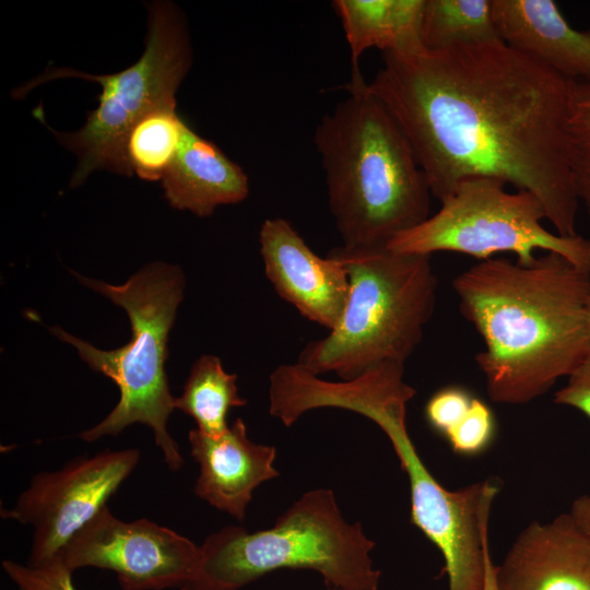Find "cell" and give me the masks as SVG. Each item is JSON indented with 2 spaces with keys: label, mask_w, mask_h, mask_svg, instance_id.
I'll return each instance as SVG.
<instances>
[{
  "label": "cell",
  "mask_w": 590,
  "mask_h": 590,
  "mask_svg": "<svg viewBox=\"0 0 590 590\" xmlns=\"http://www.w3.org/2000/svg\"><path fill=\"white\" fill-rule=\"evenodd\" d=\"M266 276L280 297L329 331L341 319L350 290L347 270L331 252L316 255L287 220L267 219L259 231Z\"/></svg>",
  "instance_id": "12"
},
{
  "label": "cell",
  "mask_w": 590,
  "mask_h": 590,
  "mask_svg": "<svg viewBox=\"0 0 590 590\" xmlns=\"http://www.w3.org/2000/svg\"><path fill=\"white\" fill-rule=\"evenodd\" d=\"M495 430L493 412L482 400L473 398L465 415L445 437L455 453L470 457L489 447Z\"/></svg>",
  "instance_id": "22"
},
{
  "label": "cell",
  "mask_w": 590,
  "mask_h": 590,
  "mask_svg": "<svg viewBox=\"0 0 590 590\" xmlns=\"http://www.w3.org/2000/svg\"><path fill=\"white\" fill-rule=\"evenodd\" d=\"M473 398L468 390L457 386L436 391L424 409L428 425L446 436L465 415Z\"/></svg>",
  "instance_id": "24"
},
{
  "label": "cell",
  "mask_w": 590,
  "mask_h": 590,
  "mask_svg": "<svg viewBox=\"0 0 590 590\" xmlns=\"http://www.w3.org/2000/svg\"><path fill=\"white\" fill-rule=\"evenodd\" d=\"M237 375L224 370L215 355H202L191 367L182 394L174 405L193 418L200 432L220 435L228 427L227 413L244 406L247 400L238 394Z\"/></svg>",
  "instance_id": "19"
},
{
  "label": "cell",
  "mask_w": 590,
  "mask_h": 590,
  "mask_svg": "<svg viewBox=\"0 0 590 590\" xmlns=\"http://www.w3.org/2000/svg\"><path fill=\"white\" fill-rule=\"evenodd\" d=\"M2 568L19 590H76L73 571L58 556L37 566L4 559Z\"/></svg>",
  "instance_id": "23"
},
{
  "label": "cell",
  "mask_w": 590,
  "mask_h": 590,
  "mask_svg": "<svg viewBox=\"0 0 590 590\" xmlns=\"http://www.w3.org/2000/svg\"><path fill=\"white\" fill-rule=\"evenodd\" d=\"M58 557L72 571L83 567L113 570L123 590L181 589L196 574L200 545L145 518L122 521L106 506Z\"/></svg>",
  "instance_id": "11"
},
{
  "label": "cell",
  "mask_w": 590,
  "mask_h": 590,
  "mask_svg": "<svg viewBox=\"0 0 590 590\" xmlns=\"http://www.w3.org/2000/svg\"><path fill=\"white\" fill-rule=\"evenodd\" d=\"M138 449L103 450L79 456L56 471L36 473L5 519L34 529L27 565L37 566L59 555L69 540L91 521L132 473Z\"/></svg>",
  "instance_id": "10"
},
{
  "label": "cell",
  "mask_w": 590,
  "mask_h": 590,
  "mask_svg": "<svg viewBox=\"0 0 590 590\" xmlns=\"http://www.w3.org/2000/svg\"><path fill=\"white\" fill-rule=\"evenodd\" d=\"M425 0H335L332 7L341 20L350 47L353 74L358 59L370 48L386 51L418 49Z\"/></svg>",
  "instance_id": "17"
},
{
  "label": "cell",
  "mask_w": 590,
  "mask_h": 590,
  "mask_svg": "<svg viewBox=\"0 0 590 590\" xmlns=\"http://www.w3.org/2000/svg\"><path fill=\"white\" fill-rule=\"evenodd\" d=\"M347 91L314 137L329 209L341 246L385 248L429 217L432 191L405 134L361 72Z\"/></svg>",
  "instance_id": "3"
},
{
  "label": "cell",
  "mask_w": 590,
  "mask_h": 590,
  "mask_svg": "<svg viewBox=\"0 0 590 590\" xmlns=\"http://www.w3.org/2000/svg\"><path fill=\"white\" fill-rule=\"evenodd\" d=\"M496 39L500 38L493 20L492 0L424 1L421 43L425 49Z\"/></svg>",
  "instance_id": "20"
},
{
  "label": "cell",
  "mask_w": 590,
  "mask_h": 590,
  "mask_svg": "<svg viewBox=\"0 0 590 590\" xmlns=\"http://www.w3.org/2000/svg\"><path fill=\"white\" fill-rule=\"evenodd\" d=\"M368 83L442 200L468 177L528 190L562 236H576L568 118L571 80L503 40L386 51Z\"/></svg>",
  "instance_id": "1"
},
{
  "label": "cell",
  "mask_w": 590,
  "mask_h": 590,
  "mask_svg": "<svg viewBox=\"0 0 590 590\" xmlns=\"http://www.w3.org/2000/svg\"><path fill=\"white\" fill-rule=\"evenodd\" d=\"M162 186L170 206L198 216H210L217 206L241 202L249 193L243 168L189 126Z\"/></svg>",
  "instance_id": "16"
},
{
  "label": "cell",
  "mask_w": 590,
  "mask_h": 590,
  "mask_svg": "<svg viewBox=\"0 0 590 590\" xmlns=\"http://www.w3.org/2000/svg\"><path fill=\"white\" fill-rule=\"evenodd\" d=\"M350 280L338 324L309 342L297 364L315 375L335 373L354 379L384 363L405 364L421 343L437 298L430 256L385 248L335 247Z\"/></svg>",
  "instance_id": "6"
},
{
  "label": "cell",
  "mask_w": 590,
  "mask_h": 590,
  "mask_svg": "<svg viewBox=\"0 0 590 590\" xmlns=\"http://www.w3.org/2000/svg\"><path fill=\"white\" fill-rule=\"evenodd\" d=\"M331 590H342V589H331Z\"/></svg>",
  "instance_id": "29"
},
{
  "label": "cell",
  "mask_w": 590,
  "mask_h": 590,
  "mask_svg": "<svg viewBox=\"0 0 590 590\" xmlns=\"http://www.w3.org/2000/svg\"><path fill=\"white\" fill-rule=\"evenodd\" d=\"M415 393L404 380V365L384 363L335 382L329 403L369 418L387 435L408 475L411 522L440 551L449 590H483L489 512L500 486L486 479L450 491L436 480L406 428V405Z\"/></svg>",
  "instance_id": "4"
},
{
  "label": "cell",
  "mask_w": 590,
  "mask_h": 590,
  "mask_svg": "<svg viewBox=\"0 0 590 590\" xmlns=\"http://www.w3.org/2000/svg\"><path fill=\"white\" fill-rule=\"evenodd\" d=\"M568 141L578 199L590 215V81H571Z\"/></svg>",
  "instance_id": "21"
},
{
  "label": "cell",
  "mask_w": 590,
  "mask_h": 590,
  "mask_svg": "<svg viewBox=\"0 0 590 590\" xmlns=\"http://www.w3.org/2000/svg\"><path fill=\"white\" fill-rule=\"evenodd\" d=\"M452 287L483 340L475 362L493 402L535 400L568 377L590 346V271L559 253L530 264L480 261Z\"/></svg>",
  "instance_id": "2"
},
{
  "label": "cell",
  "mask_w": 590,
  "mask_h": 590,
  "mask_svg": "<svg viewBox=\"0 0 590 590\" xmlns=\"http://www.w3.org/2000/svg\"><path fill=\"white\" fill-rule=\"evenodd\" d=\"M589 323H590V304H589Z\"/></svg>",
  "instance_id": "28"
},
{
  "label": "cell",
  "mask_w": 590,
  "mask_h": 590,
  "mask_svg": "<svg viewBox=\"0 0 590 590\" xmlns=\"http://www.w3.org/2000/svg\"><path fill=\"white\" fill-rule=\"evenodd\" d=\"M569 514L580 530L590 539V496L582 495L576 498Z\"/></svg>",
  "instance_id": "26"
},
{
  "label": "cell",
  "mask_w": 590,
  "mask_h": 590,
  "mask_svg": "<svg viewBox=\"0 0 590 590\" xmlns=\"http://www.w3.org/2000/svg\"><path fill=\"white\" fill-rule=\"evenodd\" d=\"M83 285L122 307L130 319L132 337L122 347L104 351L72 335L60 327L50 328L58 339L73 345L80 357L94 370L110 378L120 398L113 411L79 437L95 441L116 436L133 423L149 426L164 461L178 471L184 458L167 430V420L175 410L165 361L168 332L182 299L185 280L178 267L162 262L146 266L122 285L90 279L72 271Z\"/></svg>",
  "instance_id": "7"
},
{
  "label": "cell",
  "mask_w": 590,
  "mask_h": 590,
  "mask_svg": "<svg viewBox=\"0 0 590 590\" xmlns=\"http://www.w3.org/2000/svg\"><path fill=\"white\" fill-rule=\"evenodd\" d=\"M187 127L176 111V102L157 105L140 116L122 144L129 176L135 173L143 180L162 181L178 154Z\"/></svg>",
  "instance_id": "18"
},
{
  "label": "cell",
  "mask_w": 590,
  "mask_h": 590,
  "mask_svg": "<svg viewBox=\"0 0 590 590\" xmlns=\"http://www.w3.org/2000/svg\"><path fill=\"white\" fill-rule=\"evenodd\" d=\"M496 566L493 564L489 553V544L485 547V580L483 590H497L495 579Z\"/></svg>",
  "instance_id": "27"
},
{
  "label": "cell",
  "mask_w": 590,
  "mask_h": 590,
  "mask_svg": "<svg viewBox=\"0 0 590 590\" xmlns=\"http://www.w3.org/2000/svg\"><path fill=\"white\" fill-rule=\"evenodd\" d=\"M499 38L571 81H590V28L569 25L553 0H492Z\"/></svg>",
  "instance_id": "15"
},
{
  "label": "cell",
  "mask_w": 590,
  "mask_h": 590,
  "mask_svg": "<svg viewBox=\"0 0 590 590\" xmlns=\"http://www.w3.org/2000/svg\"><path fill=\"white\" fill-rule=\"evenodd\" d=\"M375 542L344 519L333 491L306 492L266 530L227 526L200 545L193 578L181 590H238L279 569H310L332 589L377 590Z\"/></svg>",
  "instance_id": "5"
},
{
  "label": "cell",
  "mask_w": 590,
  "mask_h": 590,
  "mask_svg": "<svg viewBox=\"0 0 590 590\" xmlns=\"http://www.w3.org/2000/svg\"><path fill=\"white\" fill-rule=\"evenodd\" d=\"M497 590H590V539L569 512L532 521L496 566Z\"/></svg>",
  "instance_id": "13"
},
{
  "label": "cell",
  "mask_w": 590,
  "mask_h": 590,
  "mask_svg": "<svg viewBox=\"0 0 590 590\" xmlns=\"http://www.w3.org/2000/svg\"><path fill=\"white\" fill-rule=\"evenodd\" d=\"M148 8L145 48L140 59L129 68L113 74L97 75L51 67L13 92L14 97L21 98L39 84L70 76L101 84L98 106L75 132H56L45 122L42 108L34 110V116L78 156L71 186L81 185L96 169L129 176L122 154L127 131L151 108L176 102L175 93L191 64L187 25L179 9L170 2L155 1Z\"/></svg>",
  "instance_id": "8"
},
{
  "label": "cell",
  "mask_w": 590,
  "mask_h": 590,
  "mask_svg": "<svg viewBox=\"0 0 590 590\" xmlns=\"http://www.w3.org/2000/svg\"><path fill=\"white\" fill-rule=\"evenodd\" d=\"M554 402L577 409L590 418V346L566 385L555 392Z\"/></svg>",
  "instance_id": "25"
},
{
  "label": "cell",
  "mask_w": 590,
  "mask_h": 590,
  "mask_svg": "<svg viewBox=\"0 0 590 590\" xmlns=\"http://www.w3.org/2000/svg\"><path fill=\"white\" fill-rule=\"evenodd\" d=\"M495 177L462 179L442 200L435 214L396 236L388 249L408 255L452 251L480 261L498 252H512L520 264H530L538 249L556 252L590 271V238L562 236L543 225L545 211L528 190L509 192Z\"/></svg>",
  "instance_id": "9"
},
{
  "label": "cell",
  "mask_w": 590,
  "mask_h": 590,
  "mask_svg": "<svg viewBox=\"0 0 590 590\" xmlns=\"http://www.w3.org/2000/svg\"><path fill=\"white\" fill-rule=\"evenodd\" d=\"M188 440L200 467L194 494L239 521L245 518L255 489L279 476L273 467L275 447L250 440L241 418L215 436L192 428Z\"/></svg>",
  "instance_id": "14"
}]
</instances>
